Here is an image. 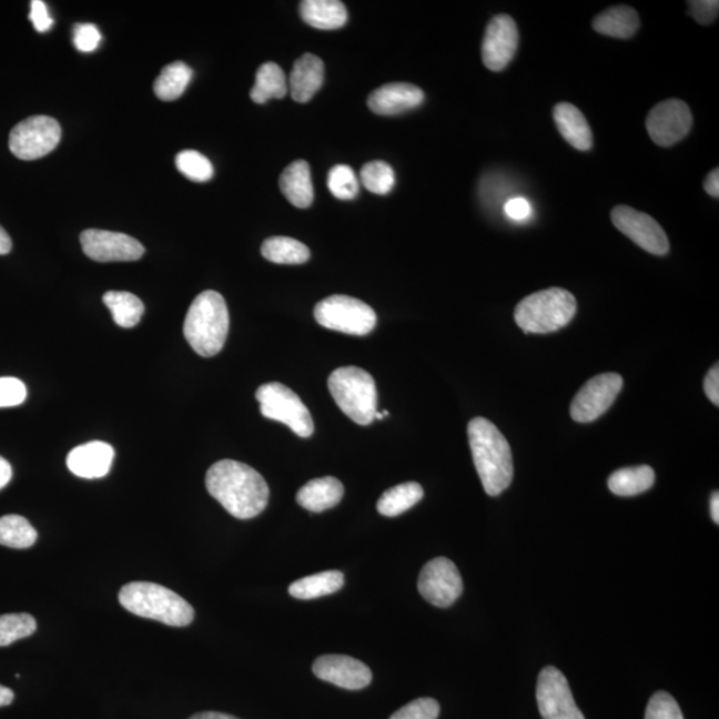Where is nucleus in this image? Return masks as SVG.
<instances>
[{
  "mask_svg": "<svg viewBox=\"0 0 719 719\" xmlns=\"http://www.w3.org/2000/svg\"><path fill=\"white\" fill-rule=\"evenodd\" d=\"M205 486L210 495L239 519L256 517L269 505L270 488L264 477L235 459L213 464L206 472Z\"/></svg>",
  "mask_w": 719,
  "mask_h": 719,
  "instance_id": "nucleus-1",
  "label": "nucleus"
},
{
  "mask_svg": "<svg viewBox=\"0 0 719 719\" xmlns=\"http://www.w3.org/2000/svg\"><path fill=\"white\" fill-rule=\"evenodd\" d=\"M468 438L473 462L486 495H502L515 475L508 439L495 424L484 417L470 419Z\"/></svg>",
  "mask_w": 719,
  "mask_h": 719,
  "instance_id": "nucleus-2",
  "label": "nucleus"
},
{
  "mask_svg": "<svg viewBox=\"0 0 719 719\" xmlns=\"http://www.w3.org/2000/svg\"><path fill=\"white\" fill-rule=\"evenodd\" d=\"M184 336L192 350L203 357L223 350L230 331V313L219 292L204 291L193 300L184 322Z\"/></svg>",
  "mask_w": 719,
  "mask_h": 719,
  "instance_id": "nucleus-3",
  "label": "nucleus"
},
{
  "mask_svg": "<svg viewBox=\"0 0 719 719\" xmlns=\"http://www.w3.org/2000/svg\"><path fill=\"white\" fill-rule=\"evenodd\" d=\"M119 602L132 615L183 628L195 618V610L178 593L153 583H130L119 591Z\"/></svg>",
  "mask_w": 719,
  "mask_h": 719,
  "instance_id": "nucleus-4",
  "label": "nucleus"
},
{
  "mask_svg": "<svg viewBox=\"0 0 719 719\" xmlns=\"http://www.w3.org/2000/svg\"><path fill=\"white\" fill-rule=\"evenodd\" d=\"M577 300L564 288L531 293L518 303L515 320L525 333H550L564 328L576 316Z\"/></svg>",
  "mask_w": 719,
  "mask_h": 719,
  "instance_id": "nucleus-5",
  "label": "nucleus"
},
{
  "mask_svg": "<svg viewBox=\"0 0 719 719\" xmlns=\"http://www.w3.org/2000/svg\"><path fill=\"white\" fill-rule=\"evenodd\" d=\"M328 388L338 408L358 425H371L377 412V388L371 373L343 366L331 373Z\"/></svg>",
  "mask_w": 719,
  "mask_h": 719,
  "instance_id": "nucleus-6",
  "label": "nucleus"
},
{
  "mask_svg": "<svg viewBox=\"0 0 719 719\" xmlns=\"http://www.w3.org/2000/svg\"><path fill=\"white\" fill-rule=\"evenodd\" d=\"M315 318L326 330L353 336L368 335L377 323L376 312L368 304L345 295H333L317 303Z\"/></svg>",
  "mask_w": 719,
  "mask_h": 719,
  "instance_id": "nucleus-7",
  "label": "nucleus"
},
{
  "mask_svg": "<svg viewBox=\"0 0 719 719\" xmlns=\"http://www.w3.org/2000/svg\"><path fill=\"white\" fill-rule=\"evenodd\" d=\"M256 399L264 417L288 425L298 437L308 438L313 435L315 424L311 413L288 386L282 383L259 386Z\"/></svg>",
  "mask_w": 719,
  "mask_h": 719,
  "instance_id": "nucleus-8",
  "label": "nucleus"
},
{
  "mask_svg": "<svg viewBox=\"0 0 719 719\" xmlns=\"http://www.w3.org/2000/svg\"><path fill=\"white\" fill-rule=\"evenodd\" d=\"M62 129L55 119L44 115L31 117L13 126L9 145L18 159L37 160L57 149Z\"/></svg>",
  "mask_w": 719,
  "mask_h": 719,
  "instance_id": "nucleus-9",
  "label": "nucleus"
},
{
  "mask_svg": "<svg viewBox=\"0 0 719 719\" xmlns=\"http://www.w3.org/2000/svg\"><path fill=\"white\" fill-rule=\"evenodd\" d=\"M417 586L419 595L437 608H449L464 590L457 566L445 557L432 559L424 566Z\"/></svg>",
  "mask_w": 719,
  "mask_h": 719,
  "instance_id": "nucleus-10",
  "label": "nucleus"
},
{
  "mask_svg": "<svg viewBox=\"0 0 719 719\" xmlns=\"http://www.w3.org/2000/svg\"><path fill=\"white\" fill-rule=\"evenodd\" d=\"M624 379L618 373H602L586 382L570 405V416L577 423H591L608 411L621 392Z\"/></svg>",
  "mask_w": 719,
  "mask_h": 719,
  "instance_id": "nucleus-11",
  "label": "nucleus"
},
{
  "mask_svg": "<svg viewBox=\"0 0 719 719\" xmlns=\"http://www.w3.org/2000/svg\"><path fill=\"white\" fill-rule=\"evenodd\" d=\"M611 222L619 232L651 255H668L669 239L656 219L629 205H617L611 211Z\"/></svg>",
  "mask_w": 719,
  "mask_h": 719,
  "instance_id": "nucleus-12",
  "label": "nucleus"
},
{
  "mask_svg": "<svg viewBox=\"0 0 719 719\" xmlns=\"http://www.w3.org/2000/svg\"><path fill=\"white\" fill-rule=\"evenodd\" d=\"M536 697L543 719H585L573 698L568 679L553 666L539 672Z\"/></svg>",
  "mask_w": 719,
  "mask_h": 719,
  "instance_id": "nucleus-13",
  "label": "nucleus"
},
{
  "mask_svg": "<svg viewBox=\"0 0 719 719\" xmlns=\"http://www.w3.org/2000/svg\"><path fill=\"white\" fill-rule=\"evenodd\" d=\"M692 115L689 105L679 99L658 103L646 118V130L659 146H671L689 135Z\"/></svg>",
  "mask_w": 719,
  "mask_h": 719,
  "instance_id": "nucleus-14",
  "label": "nucleus"
},
{
  "mask_svg": "<svg viewBox=\"0 0 719 719\" xmlns=\"http://www.w3.org/2000/svg\"><path fill=\"white\" fill-rule=\"evenodd\" d=\"M80 243L85 255L99 263L136 262L145 252L136 239L104 230H85Z\"/></svg>",
  "mask_w": 719,
  "mask_h": 719,
  "instance_id": "nucleus-15",
  "label": "nucleus"
},
{
  "mask_svg": "<svg viewBox=\"0 0 719 719\" xmlns=\"http://www.w3.org/2000/svg\"><path fill=\"white\" fill-rule=\"evenodd\" d=\"M518 29L513 19L506 13L497 16L486 26L483 40V62L493 72L505 70L518 49Z\"/></svg>",
  "mask_w": 719,
  "mask_h": 719,
  "instance_id": "nucleus-16",
  "label": "nucleus"
},
{
  "mask_svg": "<svg viewBox=\"0 0 719 719\" xmlns=\"http://www.w3.org/2000/svg\"><path fill=\"white\" fill-rule=\"evenodd\" d=\"M313 672L325 682L346 690H362L372 682V671L356 658L342 655L318 657Z\"/></svg>",
  "mask_w": 719,
  "mask_h": 719,
  "instance_id": "nucleus-17",
  "label": "nucleus"
},
{
  "mask_svg": "<svg viewBox=\"0 0 719 719\" xmlns=\"http://www.w3.org/2000/svg\"><path fill=\"white\" fill-rule=\"evenodd\" d=\"M424 99V91L415 84L389 83L371 93L368 107L377 115L392 117L416 109Z\"/></svg>",
  "mask_w": 719,
  "mask_h": 719,
  "instance_id": "nucleus-18",
  "label": "nucleus"
},
{
  "mask_svg": "<svg viewBox=\"0 0 719 719\" xmlns=\"http://www.w3.org/2000/svg\"><path fill=\"white\" fill-rule=\"evenodd\" d=\"M115 458L110 444L91 442L73 448L67 456V466L80 478L93 479L109 475Z\"/></svg>",
  "mask_w": 719,
  "mask_h": 719,
  "instance_id": "nucleus-19",
  "label": "nucleus"
},
{
  "mask_svg": "<svg viewBox=\"0 0 719 719\" xmlns=\"http://www.w3.org/2000/svg\"><path fill=\"white\" fill-rule=\"evenodd\" d=\"M324 82L323 60L313 53L300 57L291 72L288 91L297 103H306L316 95Z\"/></svg>",
  "mask_w": 719,
  "mask_h": 719,
  "instance_id": "nucleus-20",
  "label": "nucleus"
},
{
  "mask_svg": "<svg viewBox=\"0 0 719 719\" xmlns=\"http://www.w3.org/2000/svg\"><path fill=\"white\" fill-rule=\"evenodd\" d=\"M553 119L559 133L578 151H589L593 146V133L584 113L570 103H558L553 109Z\"/></svg>",
  "mask_w": 719,
  "mask_h": 719,
  "instance_id": "nucleus-21",
  "label": "nucleus"
},
{
  "mask_svg": "<svg viewBox=\"0 0 719 719\" xmlns=\"http://www.w3.org/2000/svg\"><path fill=\"white\" fill-rule=\"evenodd\" d=\"M344 496V485L335 477L312 479L297 492L296 502L304 509L322 513L335 508Z\"/></svg>",
  "mask_w": 719,
  "mask_h": 719,
  "instance_id": "nucleus-22",
  "label": "nucleus"
},
{
  "mask_svg": "<svg viewBox=\"0 0 719 719\" xmlns=\"http://www.w3.org/2000/svg\"><path fill=\"white\" fill-rule=\"evenodd\" d=\"M280 190L297 209H308L315 198L311 179L310 164L304 160H296L283 171L280 176Z\"/></svg>",
  "mask_w": 719,
  "mask_h": 719,
  "instance_id": "nucleus-23",
  "label": "nucleus"
},
{
  "mask_svg": "<svg viewBox=\"0 0 719 719\" xmlns=\"http://www.w3.org/2000/svg\"><path fill=\"white\" fill-rule=\"evenodd\" d=\"M639 17L629 6H615L605 10L593 20V30L601 36L630 39L639 29Z\"/></svg>",
  "mask_w": 719,
  "mask_h": 719,
  "instance_id": "nucleus-24",
  "label": "nucleus"
},
{
  "mask_svg": "<svg viewBox=\"0 0 719 719\" xmlns=\"http://www.w3.org/2000/svg\"><path fill=\"white\" fill-rule=\"evenodd\" d=\"M300 16L318 30H337L348 20V12L338 0H304L300 3Z\"/></svg>",
  "mask_w": 719,
  "mask_h": 719,
  "instance_id": "nucleus-25",
  "label": "nucleus"
},
{
  "mask_svg": "<svg viewBox=\"0 0 719 719\" xmlns=\"http://www.w3.org/2000/svg\"><path fill=\"white\" fill-rule=\"evenodd\" d=\"M655 482V470L648 465H639L612 473L608 479V486L610 492L617 496L631 497L649 490Z\"/></svg>",
  "mask_w": 719,
  "mask_h": 719,
  "instance_id": "nucleus-26",
  "label": "nucleus"
},
{
  "mask_svg": "<svg viewBox=\"0 0 719 719\" xmlns=\"http://www.w3.org/2000/svg\"><path fill=\"white\" fill-rule=\"evenodd\" d=\"M344 581L342 571H322L317 573V575L297 579V581L291 584L288 593L297 599H315L338 591L343 588Z\"/></svg>",
  "mask_w": 719,
  "mask_h": 719,
  "instance_id": "nucleus-27",
  "label": "nucleus"
},
{
  "mask_svg": "<svg viewBox=\"0 0 719 719\" xmlns=\"http://www.w3.org/2000/svg\"><path fill=\"white\" fill-rule=\"evenodd\" d=\"M288 92V80L282 67L276 63H264L256 72V82L251 90V99L257 104H264L270 99H283Z\"/></svg>",
  "mask_w": 719,
  "mask_h": 719,
  "instance_id": "nucleus-28",
  "label": "nucleus"
},
{
  "mask_svg": "<svg viewBox=\"0 0 719 719\" xmlns=\"http://www.w3.org/2000/svg\"><path fill=\"white\" fill-rule=\"evenodd\" d=\"M424 497L423 486L417 483H404L383 493L377 503L379 515L396 517L409 510Z\"/></svg>",
  "mask_w": 719,
  "mask_h": 719,
  "instance_id": "nucleus-29",
  "label": "nucleus"
},
{
  "mask_svg": "<svg viewBox=\"0 0 719 719\" xmlns=\"http://www.w3.org/2000/svg\"><path fill=\"white\" fill-rule=\"evenodd\" d=\"M103 302L112 313L113 322L122 328H132L139 324L144 315L142 300L130 292L110 291L105 292Z\"/></svg>",
  "mask_w": 719,
  "mask_h": 719,
  "instance_id": "nucleus-30",
  "label": "nucleus"
},
{
  "mask_svg": "<svg viewBox=\"0 0 719 719\" xmlns=\"http://www.w3.org/2000/svg\"><path fill=\"white\" fill-rule=\"evenodd\" d=\"M262 255L275 264H303L308 262L311 252L296 239L275 236L265 240Z\"/></svg>",
  "mask_w": 719,
  "mask_h": 719,
  "instance_id": "nucleus-31",
  "label": "nucleus"
},
{
  "mask_svg": "<svg viewBox=\"0 0 719 719\" xmlns=\"http://www.w3.org/2000/svg\"><path fill=\"white\" fill-rule=\"evenodd\" d=\"M192 79V70L183 62L165 65L153 83V91L160 100L172 102L183 95Z\"/></svg>",
  "mask_w": 719,
  "mask_h": 719,
  "instance_id": "nucleus-32",
  "label": "nucleus"
},
{
  "mask_svg": "<svg viewBox=\"0 0 719 719\" xmlns=\"http://www.w3.org/2000/svg\"><path fill=\"white\" fill-rule=\"evenodd\" d=\"M38 531L22 516L0 517V545L12 549H27L37 543Z\"/></svg>",
  "mask_w": 719,
  "mask_h": 719,
  "instance_id": "nucleus-33",
  "label": "nucleus"
},
{
  "mask_svg": "<svg viewBox=\"0 0 719 719\" xmlns=\"http://www.w3.org/2000/svg\"><path fill=\"white\" fill-rule=\"evenodd\" d=\"M37 628V619L27 612L0 616V648L32 636Z\"/></svg>",
  "mask_w": 719,
  "mask_h": 719,
  "instance_id": "nucleus-34",
  "label": "nucleus"
},
{
  "mask_svg": "<svg viewBox=\"0 0 719 719\" xmlns=\"http://www.w3.org/2000/svg\"><path fill=\"white\" fill-rule=\"evenodd\" d=\"M362 183L365 189L376 193V195H386L395 185V171L388 163L376 160V162L366 163L362 170Z\"/></svg>",
  "mask_w": 719,
  "mask_h": 719,
  "instance_id": "nucleus-35",
  "label": "nucleus"
},
{
  "mask_svg": "<svg viewBox=\"0 0 719 719\" xmlns=\"http://www.w3.org/2000/svg\"><path fill=\"white\" fill-rule=\"evenodd\" d=\"M176 169L192 182L204 183L213 176V165L202 153L192 150L179 152L175 159Z\"/></svg>",
  "mask_w": 719,
  "mask_h": 719,
  "instance_id": "nucleus-36",
  "label": "nucleus"
},
{
  "mask_svg": "<svg viewBox=\"0 0 719 719\" xmlns=\"http://www.w3.org/2000/svg\"><path fill=\"white\" fill-rule=\"evenodd\" d=\"M328 189L340 200H352L358 193V180L350 165L338 164L328 173Z\"/></svg>",
  "mask_w": 719,
  "mask_h": 719,
  "instance_id": "nucleus-37",
  "label": "nucleus"
},
{
  "mask_svg": "<svg viewBox=\"0 0 719 719\" xmlns=\"http://www.w3.org/2000/svg\"><path fill=\"white\" fill-rule=\"evenodd\" d=\"M645 719H683L682 711L669 692L657 691L646 708Z\"/></svg>",
  "mask_w": 719,
  "mask_h": 719,
  "instance_id": "nucleus-38",
  "label": "nucleus"
},
{
  "mask_svg": "<svg viewBox=\"0 0 719 719\" xmlns=\"http://www.w3.org/2000/svg\"><path fill=\"white\" fill-rule=\"evenodd\" d=\"M439 705L433 698H418L397 710L389 719H437Z\"/></svg>",
  "mask_w": 719,
  "mask_h": 719,
  "instance_id": "nucleus-39",
  "label": "nucleus"
},
{
  "mask_svg": "<svg viewBox=\"0 0 719 719\" xmlns=\"http://www.w3.org/2000/svg\"><path fill=\"white\" fill-rule=\"evenodd\" d=\"M26 385L16 377H0V408H9L24 402Z\"/></svg>",
  "mask_w": 719,
  "mask_h": 719,
  "instance_id": "nucleus-40",
  "label": "nucleus"
},
{
  "mask_svg": "<svg viewBox=\"0 0 719 719\" xmlns=\"http://www.w3.org/2000/svg\"><path fill=\"white\" fill-rule=\"evenodd\" d=\"M102 42V33L93 24H77L73 29V44L82 52L95 51Z\"/></svg>",
  "mask_w": 719,
  "mask_h": 719,
  "instance_id": "nucleus-41",
  "label": "nucleus"
},
{
  "mask_svg": "<svg viewBox=\"0 0 719 719\" xmlns=\"http://www.w3.org/2000/svg\"><path fill=\"white\" fill-rule=\"evenodd\" d=\"M689 13L699 24H711L716 22L719 12L718 0H692L688 2Z\"/></svg>",
  "mask_w": 719,
  "mask_h": 719,
  "instance_id": "nucleus-42",
  "label": "nucleus"
},
{
  "mask_svg": "<svg viewBox=\"0 0 719 719\" xmlns=\"http://www.w3.org/2000/svg\"><path fill=\"white\" fill-rule=\"evenodd\" d=\"M30 20L36 27L38 32H47L51 30L53 19L50 17L49 10L42 0H33L31 2Z\"/></svg>",
  "mask_w": 719,
  "mask_h": 719,
  "instance_id": "nucleus-43",
  "label": "nucleus"
},
{
  "mask_svg": "<svg viewBox=\"0 0 719 719\" xmlns=\"http://www.w3.org/2000/svg\"><path fill=\"white\" fill-rule=\"evenodd\" d=\"M505 212L510 219L523 222L531 216V206L528 200L523 198L510 199L505 205Z\"/></svg>",
  "mask_w": 719,
  "mask_h": 719,
  "instance_id": "nucleus-44",
  "label": "nucleus"
},
{
  "mask_svg": "<svg viewBox=\"0 0 719 719\" xmlns=\"http://www.w3.org/2000/svg\"><path fill=\"white\" fill-rule=\"evenodd\" d=\"M703 388L706 396L716 406L719 405V365L716 364L705 377Z\"/></svg>",
  "mask_w": 719,
  "mask_h": 719,
  "instance_id": "nucleus-45",
  "label": "nucleus"
},
{
  "mask_svg": "<svg viewBox=\"0 0 719 719\" xmlns=\"http://www.w3.org/2000/svg\"><path fill=\"white\" fill-rule=\"evenodd\" d=\"M703 189L711 198L719 196V170H712L703 182Z\"/></svg>",
  "mask_w": 719,
  "mask_h": 719,
  "instance_id": "nucleus-46",
  "label": "nucleus"
},
{
  "mask_svg": "<svg viewBox=\"0 0 719 719\" xmlns=\"http://www.w3.org/2000/svg\"><path fill=\"white\" fill-rule=\"evenodd\" d=\"M12 477V468L6 458L0 457V489H3L10 483Z\"/></svg>",
  "mask_w": 719,
  "mask_h": 719,
  "instance_id": "nucleus-47",
  "label": "nucleus"
},
{
  "mask_svg": "<svg viewBox=\"0 0 719 719\" xmlns=\"http://www.w3.org/2000/svg\"><path fill=\"white\" fill-rule=\"evenodd\" d=\"M12 249V242L9 233L0 225V255H7Z\"/></svg>",
  "mask_w": 719,
  "mask_h": 719,
  "instance_id": "nucleus-48",
  "label": "nucleus"
},
{
  "mask_svg": "<svg viewBox=\"0 0 719 719\" xmlns=\"http://www.w3.org/2000/svg\"><path fill=\"white\" fill-rule=\"evenodd\" d=\"M190 719H239V718L230 715H224V712L204 711V712H199V715L192 716Z\"/></svg>",
  "mask_w": 719,
  "mask_h": 719,
  "instance_id": "nucleus-49",
  "label": "nucleus"
},
{
  "mask_svg": "<svg viewBox=\"0 0 719 719\" xmlns=\"http://www.w3.org/2000/svg\"><path fill=\"white\" fill-rule=\"evenodd\" d=\"M13 698H16L13 691L0 685V708H3V706H9L13 701Z\"/></svg>",
  "mask_w": 719,
  "mask_h": 719,
  "instance_id": "nucleus-50",
  "label": "nucleus"
},
{
  "mask_svg": "<svg viewBox=\"0 0 719 719\" xmlns=\"http://www.w3.org/2000/svg\"><path fill=\"white\" fill-rule=\"evenodd\" d=\"M710 512H711L712 521H715L718 525L719 524V495H718V492H716L715 495H712V497H711Z\"/></svg>",
  "mask_w": 719,
  "mask_h": 719,
  "instance_id": "nucleus-51",
  "label": "nucleus"
},
{
  "mask_svg": "<svg viewBox=\"0 0 719 719\" xmlns=\"http://www.w3.org/2000/svg\"><path fill=\"white\" fill-rule=\"evenodd\" d=\"M382 413H383V417H388V416H389V412H388V411H383Z\"/></svg>",
  "mask_w": 719,
  "mask_h": 719,
  "instance_id": "nucleus-52",
  "label": "nucleus"
}]
</instances>
